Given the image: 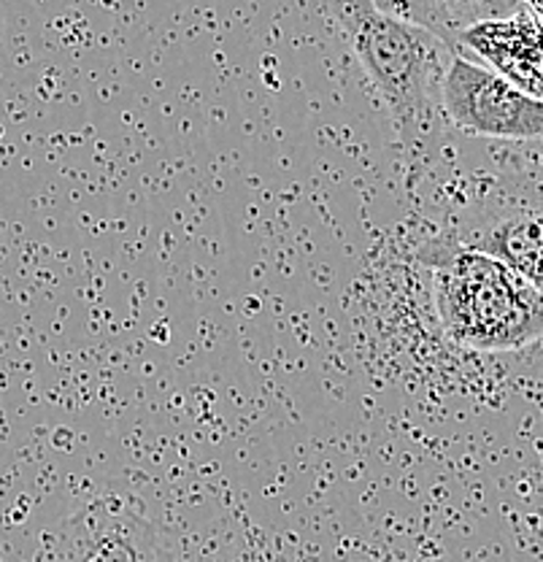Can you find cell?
<instances>
[{
    "instance_id": "cell-6",
    "label": "cell",
    "mask_w": 543,
    "mask_h": 562,
    "mask_svg": "<svg viewBox=\"0 0 543 562\" xmlns=\"http://www.w3.org/2000/svg\"><path fill=\"white\" fill-rule=\"evenodd\" d=\"M449 241L493 257L533 286L541 284V216L535 209H504L495 216L465 222Z\"/></svg>"
},
{
    "instance_id": "cell-2",
    "label": "cell",
    "mask_w": 543,
    "mask_h": 562,
    "mask_svg": "<svg viewBox=\"0 0 543 562\" xmlns=\"http://www.w3.org/2000/svg\"><path fill=\"white\" fill-rule=\"evenodd\" d=\"M330 11L387 105L400 144L414 149L428 133L433 87L441 85L449 49L433 33L387 14L378 3H341Z\"/></svg>"
},
{
    "instance_id": "cell-1",
    "label": "cell",
    "mask_w": 543,
    "mask_h": 562,
    "mask_svg": "<svg viewBox=\"0 0 543 562\" xmlns=\"http://www.w3.org/2000/svg\"><path fill=\"white\" fill-rule=\"evenodd\" d=\"M419 257L433 268L435 314L449 341L476 351H513L539 341V286L449 238L433 241Z\"/></svg>"
},
{
    "instance_id": "cell-3",
    "label": "cell",
    "mask_w": 543,
    "mask_h": 562,
    "mask_svg": "<svg viewBox=\"0 0 543 562\" xmlns=\"http://www.w3.org/2000/svg\"><path fill=\"white\" fill-rule=\"evenodd\" d=\"M438 101L446 120L482 138L535 140L543 131V105L478 63L449 52Z\"/></svg>"
},
{
    "instance_id": "cell-5",
    "label": "cell",
    "mask_w": 543,
    "mask_h": 562,
    "mask_svg": "<svg viewBox=\"0 0 543 562\" xmlns=\"http://www.w3.org/2000/svg\"><path fill=\"white\" fill-rule=\"evenodd\" d=\"M68 562H155V527L133 503L101 497L68 522Z\"/></svg>"
},
{
    "instance_id": "cell-4",
    "label": "cell",
    "mask_w": 543,
    "mask_h": 562,
    "mask_svg": "<svg viewBox=\"0 0 543 562\" xmlns=\"http://www.w3.org/2000/svg\"><path fill=\"white\" fill-rule=\"evenodd\" d=\"M452 52L541 101V5L517 3L506 16H478L452 35Z\"/></svg>"
}]
</instances>
